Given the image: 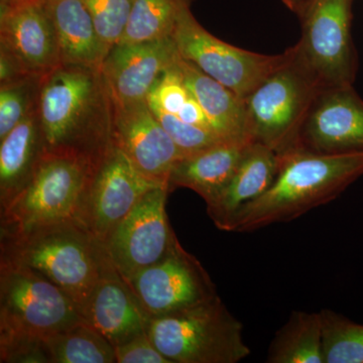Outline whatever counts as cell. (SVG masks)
I'll use <instances>...</instances> for the list:
<instances>
[{"instance_id":"1","label":"cell","mask_w":363,"mask_h":363,"mask_svg":"<svg viewBox=\"0 0 363 363\" xmlns=\"http://www.w3.org/2000/svg\"><path fill=\"white\" fill-rule=\"evenodd\" d=\"M38 113L45 155L97 166L113 147L114 102L100 68L63 64L45 75Z\"/></svg>"},{"instance_id":"2","label":"cell","mask_w":363,"mask_h":363,"mask_svg":"<svg viewBox=\"0 0 363 363\" xmlns=\"http://www.w3.org/2000/svg\"><path fill=\"white\" fill-rule=\"evenodd\" d=\"M276 178L264 194L241 208L228 233L286 223L337 199L363 176V152L324 155L297 147L279 155Z\"/></svg>"},{"instance_id":"3","label":"cell","mask_w":363,"mask_h":363,"mask_svg":"<svg viewBox=\"0 0 363 363\" xmlns=\"http://www.w3.org/2000/svg\"><path fill=\"white\" fill-rule=\"evenodd\" d=\"M82 322L80 307L58 286L0 257V362L48 363L45 339Z\"/></svg>"},{"instance_id":"4","label":"cell","mask_w":363,"mask_h":363,"mask_svg":"<svg viewBox=\"0 0 363 363\" xmlns=\"http://www.w3.org/2000/svg\"><path fill=\"white\" fill-rule=\"evenodd\" d=\"M0 257L32 267L70 296L82 309L99 279L116 269L104 243L75 221L0 235Z\"/></svg>"},{"instance_id":"5","label":"cell","mask_w":363,"mask_h":363,"mask_svg":"<svg viewBox=\"0 0 363 363\" xmlns=\"http://www.w3.org/2000/svg\"><path fill=\"white\" fill-rule=\"evenodd\" d=\"M147 333L171 363H238L252 353L242 323L218 296L152 318Z\"/></svg>"},{"instance_id":"6","label":"cell","mask_w":363,"mask_h":363,"mask_svg":"<svg viewBox=\"0 0 363 363\" xmlns=\"http://www.w3.org/2000/svg\"><path fill=\"white\" fill-rule=\"evenodd\" d=\"M285 63L245 100L248 135L281 155L298 147L301 130L322 89L296 58L292 47Z\"/></svg>"},{"instance_id":"7","label":"cell","mask_w":363,"mask_h":363,"mask_svg":"<svg viewBox=\"0 0 363 363\" xmlns=\"http://www.w3.org/2000/svg\"><path fill=\"white\" fill-rule=\"evenodd\" d=\"M95 167L78 157L45 154L26 187L0 210V235L74 221Z\"/></svg>"},{"instance_id":"8","label":"cell","mask_w":363,"mask_h":363,"mask_svg":"<svg viewBox=\"0 0 363 363\" xmlns=\"http://www.w3.org/2000/svg\"><path fill=\"white\" fill-rule=\"evenodd\" d=\"M351 6L352 0H311L300 16L302 35L292 49L322 90L354 82L357 57Z\"/></svg>"},{"instance_id":"9","label":"cell","mask_w":363,"mask_h":363,"mask_svg":"<svg viewBox=\"0 0 363 363\" xmlns=\"http://www.w3.org/2000/svg\"><path fill=\"white\" fill-rule=\"evenodd\" d=\"M172 39L182 58L242 100L286 59V51L279 55H262L217 39L200 25L191 9L181 14Z\"/></svg>"},{"instance_id":"10","label":"cell","mask_w":363,"mask_h":363,"mask_svg":"<svg viewBox=\"0 0 363 363\" xmlns=\"http://www.w3.org/2000/svg\"><path fill=\"white\" fill-rule=\"evenodd\" d=\"M160 184L149 180L113 145L93 169L74 221L102 243L136 203Z\"/></svg>"},{"instance_id":"11","label":"cell","mask_w":363,"mask_h":363,"mask_svg":"<svg viewBox=\"0 0 363 363\" xmlns=\"http://www.w3.org/2000/svg\"><path fill=\"white\" fill-rule=\"evenodd\" d=\"M169 193L168 186L149 191L105 242L112 264L125 281L164 259L178 240L166 211Z\"/></svg>"},{"instance_id":"12","label":"cell","mask_w":363,"mask_h":363,"mask_svg":"<svg viewBox=\"0 0 363 363\" xmlns=\"http://www.w3.org/2000/svg\"><path fill=\"white\" fill-rule=\"evenodd\" d=\"M126 281L152 318L180 311L218 296L201 262L179 240L164 259Z\"/></svg>"},{"instance_id":"13","label":"cell","mask_w":363,"mask_h":363,"mask_svg":"<svg viewBox=\"0 0 363 363\" xmlns=\"http://www.w3.org/2000/svg\"><path fill=\"white\" fill-rule=\"evenodd\" d=\"M112 138L113 145L142 175L160 185L169 187L172 169L185 157L147 101L130 105L114 104Z\"/></svg>"},{"instance_id":"14","label":"cell","mask_w":363,"mask_h":363,"mask_svg":"<svg viewBox=\"0 0 363 363\" xmlns=\"http://www.w3.org/2000/svg\"><path fill=\"white\" fill-rule=\"evenodd\" d=\"M298 147L324 155L363 152V100L353 85L329 88L317 95Z\"/></svg>"},{"instance_id":"15","label":"cell","mask_w":363,"mask_h":363,"mask_svg":"<svg viewBox=\"0 0 363 363\" xmlns=\"http://www.w3.org/2000/svg\"><path fill=\"white\" fill-rule=\"evenodd\" d=\"M0 50L9 52L28 75L45 76L62 65L45 0H20L0 11Z\"/></svg>"},{"instance_id":"16","label":"cell","mask_w":363,"mask_h":363,"mask_svg":"<svg viewBox=\"0 0 363 363\" xmlns=\"http://www.w3.org/2000/svg\"><path fill=\"white\" fill-rule=\"evenodd\" d=\"M178 57L172 38L118 44L108 52L100 70L114 104H140L147 101L150 90Z\"/></svg>"},{"instance_id":"17","label":"cell","mask_w":363,"mask_h":363,"mask_svg":"<svg viewBox=\"0 0 363 363\" xmlns=\"http://www.w3.org/2000/svg\"><path fill=\"white\" fill-rule=\"evenodd\" d=\"M81 313L114 347L147 334L152 320L116 269L99 279Z\"/></svg>"},{"instance_id":"18","label":"cell","mask_w":363,"mask_h":363,"mask_svg":"<svg viewBox=\"0 0 363 363\" xmlns=\"http://www.w3.org/2000/svg\"><path fill=\"white\" fill-rule=\"evenodd\" d=\"M279 157L274 150L259 143H252L235 173L211 202L207 213L217 228L228 231L238 211L267 192L274 183Z\"/></svg>"},{"instance_id":"19","label":"cell","mask_w":363,"mask_h":363,"mask_svg":"<svg viewBox=\"0 0 363 363\" xmlns=\"http://www.w3.org/2000/svg\"><path fill=\"white\" fill-rule=\"evenodd\" d=\"M177 65L210 128L226 143H253L248 135L245 100L179 55Z\"/></svg>"},{"instance_id":"20","label":"cell","mask_w":363,"mask_h":363,"mask_svg":"<svg viewBox=\"0 0 363 363\" xmlns=\"http://www.w3.org/2000/svg\"><path fill=\"white\" fill-rule=\"evenodd\" d=\"M252 143H221L184 157L172 169L169 192L177 188L194 191L208 204L231 180Z\"/></svg>"},{"instance_id":"21","label":"cell","mask_w":363,"mask_h":363,"mask_svg":"<svg viewBox=\"0 0 363 363\" xmlns=\"http://www.w3.org/2000/svg\"><path fill=\"white\" fill-rule=\"evenodd\" d=\"M44 156L37 107L0 140V210L26 187Z\"/></svg>"},{"instance_id":"22","label":"cell","mask_w":363,"mask_h":363,"mask_svg":"<svg viewBox=\"0 0 363 363\" xmlns=\"http://www.w3.org/2000/svg\"><path fill=\"white\" fill-rule=\"evenodd\" d=\"M58 38L62 65L100 68L108 55L82 0H45Z\"/></svg>"},{"instance_id":"23","label":"cell","mask_w":363,"mask_h":363,"mask_svg":"<svg viewBox=\"0 0 363 363\" xmlns=\"http://www.w3.org/2000/svg\"><path fill=\"white\" fill-rule=\"evenodd\" d=\"M269 363H324L320 312L293 311L267 350Z\"/></svg>"},{"instance_id":"24","label":"cell","mask_w":363,"mask_h":363,"mask_svg":"<svg viewBox=\"0 0 363 363\" xmlns=\"http://www.w3.org/2000/svg\"><path fill=\"white\" fill-rule=\"evenodd\" d=\"M44 347L48 363H116L114 346L87 322L50 336Z\"/></svg>"},{"instance_id":"25","label":"cell","mask_w":363,"mask_h":363,"mask_svg":"<svg viewBox=\"0 0 363 363\" xmlns=\"http://www.w3.org/2000/svg\"><path fill=\"white\" fill-rule=\"evenodd\" d=\"M195 0H133L128 28L119 44L172 38L186 9Z\"/></svg>"},{"instance_id":"26","label":"cell","mask_w":363,"mask_h":363,"mask_svg":"<svg viewBox=\"0 0 363 363\" xmlns=\"http://www.w3.org/2000/svg\"><path fill=\"white\" fill-rule=\"evenodd\" d=\"M324 363H363V324L323 309Z\"/></svg>"},{"instance_id":"27","label":"cell","mask_w":363,"mask_h":363,"mask_svg":"<svg viewBox=\"0 0 363 363\" xmlns=\"http://www.w3.org/2000/svg\"><path fill=\"white\" fill-rule=\"evenodd\" d=\"M44 77L28 75L0 84V140L37 108Z\"/></svg>"},{"instance_id":"28","label":"cell","mask_w":363,"mask_h":363,"mask_svg":"<svg viewBox=\"0 0 363 363\" xmlns=\"http://www.w3.org/2000/svg\"><path fill=\"white\" fill-rule=\"evenodd\" d=\"M100 39L111 52L123 40L130 21L133 0H82Z\"/></svg>"},{"instance_id":"29","label":"cell","mask_w":363,"mask_h":363,"mask_svg":"<svg viewBox=\"0 0 363 363\" xmlns=\"http://www.w3.org/2000/svg\"><path fill=\"white\" fill-rule=\"evenodd\" d=\"M152 111L185 157L209 149L218 143H226L212 131L184 123L173 114Z\"/></svg>"},{"instance_id":"30","label":"cell","mask_w":363,"mask_h":363,"mask_svg":"<svg viewBox=\"0 0 363 363\" xmlns=\"http://www.w3.org/2000/svg\"><path fill=\"white\" fill-rule=\"evenodd\" d=\"M191 96L192 94L184 82L183 76L176 61L174 65L164 72L150 90L147 104L152 111L177 116Z\"/></svg>"},{"instance_id":"31","label":"cell","mask_w":363,"mask_h":363,"mask_svg":"<svg viewBox=\"0 0 363 363\" xmlns=\"http://www.w3.org/2000/svg\"><path fill=\"white\" fill-rule=\"evenodd\" d=\"M114 348L117 363H171L150 340L149 333Z\"/></svg>"},{"instance_id":"32","label":"cell","mask_w":363,"mask_h":363,"mask_svg":"<svg viewBox=\"0 0 363 363\" xmlns=\"http://www.w3.org/2000/svg\"><path fill=\"white\" fill-rule=\"evenodd\" d=\"M283 4L293 13H297L298 18L304 13L311 0H281Z\"/></svg>"},{"instance_id":"33","label":"cell","mask_w":363,"mask_h":363,"mask_svg":"<svg viewBox=\"0 0 363 363\" xmlns=\"http://www.w3.org/2000/svg\"><path fill=\"white\" fill-rule=\"evenodd\" d=\"M18 1L20 0H0V11H6V9L13 6Z\"/></svg>"}]
</instances>
